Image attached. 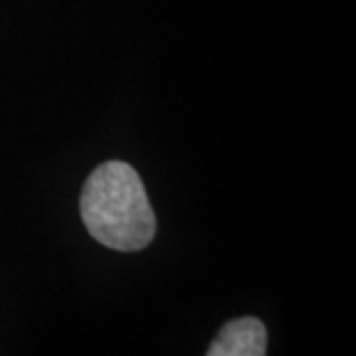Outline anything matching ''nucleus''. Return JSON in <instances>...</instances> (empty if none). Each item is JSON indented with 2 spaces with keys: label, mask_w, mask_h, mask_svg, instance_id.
<instances>
[{
  "label": "nucleus",
  "mask_w": 356,
  "mask_h": 356,
  "mask_svg": "<svg viewBox=\"0 0 356 356\" xmlns=\"http://www.w3.org/2000/svg\"><path fill=\"white\" fill-rule=\"evenodd\" d=\"M81 220L90 236L111 250L137 252L158 229L144 183L127 162H104L81 190Z\"/></svg>",
  "instance_id": "f257e3e1"
},
{
  "label": "nucleus",
  "mask_w": 356,
  "mask_h": 356,
  "mask_svg": "<svg viewBox=\"0 0 356 356\" xmlns=\"http://www.w3.org/2000/svg\"><path fill=\"white\" fill-rule=\"evenodd\" d=\"M266 326L257 317L232 319L222 326L218 338L206 350L209 356H264Z\"/></svg>",
  "instance_id": "f03ea898"
}]
</instances>
